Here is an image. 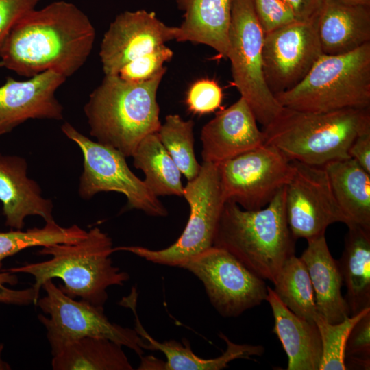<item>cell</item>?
<instances>
[{"label":"cell","instance_id":"1","mask_svg":"<svg viewBox=\"0 0 370 370\" xmlns=\"http://www.w3.org/2000/svg\"><path fill=\"white\" fill-rule=\"evenodd\" d=\"M95 39V27L82 10L71 2L53 1L13 26L0 51V67L29 78L47 71L67 78L85 64Z\"/></svg>","mask_w":370,"mask_h":370},{"label":"cell","instance_id":"2","mask_svg":"<svg viewBox=\"0 0 370 370\" xmlns=\"http://www.w3.org/2000/svg\"><path fill=\"white\" fill-rule=\"evenodd\" d=\"M114 252L111 238L95 227L79 242L42 247L38 254L51 256L47 260L2 271L32 275L36 304L43 284L59 278L63 282L59 287L66 295L103 307L108 298L107 289L123 286L130 279L127 272L113 264L110 255Z\"/></svg>","mask_w":370,"mask_h":370},{"label":"cell","instance_id":"3","mask_svg":"<svg viewBox=\"0 0 370 370\" xmlns=\"http://www.w3.org/2000/svg\"><path fill=\"white\" fill-rule=\"evenodd\" d=\"M166 71L142 82L104 75L84 106L90 134L125 157L132 156L140 142L160 127L156 95Z\"/></svg>","mask_w":370,"mask_h":370},{"label":"cell","instance_id":"4","mask_svg":"<svg viewBox=\"0 0 370 370\" xmlns=\"http://www.w3.org/2000/svg\"><path fill=\"white\" fill-rule=\"evenodd\" d=\"M285 186L259 210H245L225 201L212 245L229 251L255 274L272 283L284 262L295 254L296 240L287 223Z\"/></svg>","mask_w":370,"mask_h":370},{"label":"cell","instance_id":"5","mask_svg":"<svg viewBox=\"0 0 370 370\" xmlns=\"http://www.w3.org/2000/svg\"><path fill=\"white\" fill-rule=\"evenodd\" d=\"M262 130L264 143L277 148L288 160L323 166L350 158L352 143L370 131V108L310 112L283 107Z\"/></svg>","mask_w":370,"mask_h":370},{"label":"cell","instance_id":"6","mask_svg":"<svg viewBox=\"0 0 370 370\" xmlns=\"http://www.w3.org/2000/svg\"><path fill=\"white\" fill-rule=\"evenodd\" d=\"M274 96L304 112L370 108V42L347 53L321 54L299 83Z\"/></svg>","mask_w":370,"mask_h":370},{"label":"cell","instance_id":"7","mask_svg":"<svg viewBox=\"0 0 370 370\" xmlns=\"http://www.w3.org/2000/svg\"><path fill=\"white\" fill-rule=\"evenodd\" d=\"M264 36L251 1L233 0L227 58L231 62L234 85L263 127L270 124L283 109L264 79Z\"/></svg>","mask_w":370,"mask_h":370},{"label":"cell","instance_id":"8","mask_svg":"<svg viewBox=\"0 0 370 370\" xmlns=\"http://www.w3.org/2000/svg\"><path fill=\"white\" fill-rule=\"evenodd\" d=\"M183 197L190 208L188 222L178 239L162 249L140 246L114 247L158 264L180 267L193 256L211 247L225 204L217 165L203 162L199 175L188 181Z\"/></svg>","mask_w":370,"mask_h":370},{"label":"cell","instance_id":"9","mask_svg":"<svg viewBox=\"0 0 370 370\" xmlns=\"http://www.w3.org/2000/svg\"><path fill=\"white\" fill-rule=\"evenodd\" d=\"M64 135L77 145L83 155V171L78 193L90 199L100 192L123 194L129 209H136L152 217H165L168 211L147 187L129 168L125 157L114 148L93 141L71 123L61 127Z\"/></svg>","mask_w":370,"mask_h":370},{"label":"cell","instance_id":"10","mask_svg":"<svg viewBox=\"0 0 370 370\" xmlns=\"http://www.w3.org/2000/svg\"><path fill=\"white\" fill-rule=\"evenodd\" d=\"M42 288L45 295L36 305L47 316L38 315L47 330L51 349L65 343L86 337L109 339L134 351L139 357L144 354L143 341L134 329L110 322L103 307L96 306L82 299L66 295L52 280Z\"/></svg>","mask_w":370,"mask_h":370},{"label":"cell","instance_id":"11","mask_svg":"<svg viewBox=\"0 0 370 370\" xmlns=\"http://www.w3.org/2000/svg\"><path fill=\"white\" fill-rule=\"evenodd\" d=\"M180 268L202 282L211 304L223 317H236L266 301L264 280L224 249L212 246Z\"/></svg>","mask_w":370,"mask_h":370},{"label":"cell","instance_id":"12","mask_svg":"<svg viewBox=\"0 0 370 370\" xmlns=\"http://www.w3.org/2000/svg\"><path fill=\"white\" fill-rule=\"evenodd\" d=\"M217 165L225 201L248 210L267 206L294 172L292 161L265 143Z\"/></svg>","mask_w":370,"mask_h":370},{"label":"cell","instance_id":"13","mask_svg":"<svg viewBox=\"0 0 370 370\" xmlns=\"http://www.w3.org/2000/svg\"><path fill=\"white\" fill-rule=\"evenodd\" d=\"M293 175L285 186V209L295 240L325 234L331 224L349 222L338 206L323 166L291 160Z\"/></svg>","mask_w":370,"mask_h":370},{"label":"cell","instance_id":"14","mask_svg":"<svg viewBox=\"0 0 370 370\" xmlns=\"http://www.w3.org/2000/svg\"><path fill=\"white\" fill-rule=\"evenodd\" d=\"M317 18L308 21L296 20L264 34L263 73L273 95L299 83L323 54L317 33Z\"/></svg>","mask_w":370,"mask_h":370},{"label":"cell","instance_id":"15","mask_svg":"<svg viewBox=\"0 0 370 370\" xmlns=\"http://www.w3.org/2000/svg\"><path fill=\"white\" fill-rule=\"evenodd\" d=\"M177 29L164 24L153 12L144 10L118 14L104 34L100 45L104 75L116 76L127 64L175 40Z\"/></svg>","mask_w":370,"mask_h":370},{"label":"cell","instance_id":"16","mask_svg":"<svg viewBox=\"0 0 370 370\" xmlns=\"http://www.w3.org/2000/svg\"><path fill=\"white\" fill-rule=\"evenodd\" d=\"M66 78L47 71L24 81L11 77L0 86V137L29 119H63L56 90Z\"/></svg>","mask_w":370,"mask_h":370},{"label":"cell","instance_id":"17","mask_svg":"<svg viewBox=\"0 0 370 370\" xmlns=\"http://www.w3.org/2000/svg\"><path fill=\"white\" fill-rule=\"evenodd\" d=\"M138 293L136 287H132L131 293L122 298L119 304L130 308L135 317L134 330L143 339V349L162 352L166 361L153 356H141L140 370H221L228 367V364L238 358H250L253 356H260L264 352V347L248 344H237L231 341L224 334L219 336L223 339L227 349L222 355L214 358L205 359L195 355L189 341L184 338L182 344L175 340L162 343L154 339L143 328L136 312Z\"/></svg>","mask_w":370,"mask_h":370},{"label":"cell","instance_id":"18","mask_svg":"<svg viewBox=\"0 0 370 370\" xmlns=\"http://www.w3.org/2000/svg\"><path fill=\"white\" fill-rule=\"evenodd\" d=\"M243 98L218 112L201 129L203 162L218 164L264 144V134Z\"/></svg>","mask_w":370,"mask_h":370},{"label":"cell","instance_id":"19","mask_svg":"<svg viewBox=\"0 0 370 370\" xmlns=\"http://www.w3.org/2000/svg\"><path fill=\"white\" fill-rule=\"evenodd\" d=\"M27 163L18 156L0 154V201L5 225L22 230L28 216L37 215L45 223L54 221L53 204L45 198L39 184L27 177Z\"/></svg>","mask_w":370,"mask_h":370},{"label":"cell","instance_id":"20","mask_svg":"<svg viewBox=\"0 0 370 370\" xmlns=\"http://www.w3.org/2000/svg\"><path fill=\"white\" fill-rule=\"evenodd\" d=\"M317 27L323 54L353 51L370 42V5L325 0Z\"/></svg>","mask_w":370,"mask_h":370},{"label":"cell","instance_id":"21","mask_svg":"<svg viewBox=\"0 0 370 370\" xmlns=\"http://www.w3.org/2000/svg\"><path fill=\"white\" fill-rule=\"evenodd\" d=\"M266 301L274 318L273 332L288 356L287 370H319L322 346L318 328L313 321L301 318L290 310L267 286Z\"/></svg>","mask_w":370,"mask_h":370},{"label":"cell","instance_id":"22","mask_svg":"<svg viewBox=\"0 0 370 370\" xmlns=\"http://www.w3.org/2000/svg\"><path fill=\"white\" fill-rule=\"evenodd\" d=\"M307 241L300 258L310 275L317 312L330 323H339L350 312L341 294L343 283L338 261L330 254L325 234Z\"/></svg>","mask_w":370,"mask_h":370},{"label":"cell","instance_id":"23","mask_svg":"<svg viewBox=\"0 0 370 370\" xmlns=\"http://www.w3.org/2000/svg\"><path fill=\"white\" fill-rule=\"evenodd\" d=\"M233 0H177L184 12L175 40L204 44L227 58Z\"/></svg>","mask_w":370,"mask_h":370},{"label":"cell","instance_id":"24","mask_svg":"<svg viewBox=\"0 0 370 370\" xmlns=\"http://www.w3.org/2000/svg\"><path fill=\"white\" fill-rule=\"evenodd\" d=\"M323 168L348 226L356 224L370 230V173L351 158L330 162Z\"/></svg>","mask_w":370,"mask_h":370},{"label":"cell","instance_id":"25","mask_svg":"<svg viewBox=\"0 0 370 370\" xmlns=\"http://www.w3.org/2000/svg\"><path fill=\"white\" fill-rule=\"evenodd\" d=\"M348 228L338 264L353 316L370 308V230L356 224Z\"/></svg>","mask_w":370,"mask_h":370},{"label":"cell","instance_id":"26","mask_svg":"<svg viewBox=\"0 0 370 370\" xmlns=\"http://www.w3.org/2000/svg\"><path fill=\"white\" fill-rule=\"evenodd\" d=\"M122 347L106 338H77L51 349V366L54 370H132Z\"/></svg>","mask_w":370,"mask_h":370},{"label":"cell","instance_id":"27","mask_svg":"<svg viewBox=\"0 0 370 370\" xmlns=\"http://www.w3.org/2000/svg\"><path fill=\"white\" fill-rule=\"evenodd\" d=\"M134 166L140 169L143 180L157 197H183L182 173L160 142L157 133L146 136L138 145L133 155Z\"/></svg>","mask_w":370,"mask_h":370},{"label":"cell","instance_id":"28","mask_svg":"<svg viewBox=\"0 0 370 370\" xmlns=\"http://www.w3.org/2000/svg\"><path fill=\"white\" fill-rule=\"evenodd\" d=\"M274 292L294 314L310 321L318 314L308 269L295 254L284 263L274 282Z\"/></svg>","mask_w":370,"mask_h":370},{"label":"cell","instance_id":"29","mask_svg":"<svg viewBox=\"0 0 370 370\" xmlns=\"http://www.w3.org/2000/svg\"><path fill=\"white\" fill-rule=\"evenodd\" d=\"M87 232L77 225L63 227L55 221L46 222L42 227L0 232V269L4 259L25 249L58 243H75L86 238Z\"/></svg>","mask_w":370,"mask_h":370},{"label":"cell","instance_id":"30","mask_svg":"<svg viewBox=\"0 0 370 370\" xmlns=\"http://www.w3.org/2000/svg\"><path fill=\"white\" fill-rule=\"evenodd\" d=\"M193 126L192 120L185 121L177 114H169L157 132L160 142L188 181L194 180L201 167L195 155Z\"/></svg>","mask_w":370,"mask_h":370},{"label":"cell","instance_id":"31","mask_svg":"<svg viewBox=\"0 0 370 370\" xmlns=\"http://www.w3.org/2000/svg\"><path fill=\"white\" fill-rule=\"evenodd\" d=\"M349 316L339 323L328 322L319 313L314 321L318 328L322 346L321 360L319 370H345L346 343L354 325L368 311Z\"/></svg>","mask_w":370,"mask_h":370},{"label":"cell","instance_id":"32","mask_svg":"<svg viewBox=\"0 0 370 370\" xmlns=\"http://www.w3.org/2000/svg\"><path fill=\"white\" fill-rule=\"evenodd\" d=\"M173 55V51L162 45L125 65L116 76L132 82L147 81L166 69L164 64L170 60Z\"/></svg>","mask_w":370,"mask_h":370},{"label":"cell","instance_id":"33","mask_svg":"<svg viewBox=\"0 0 370 370\" xmlns=\"http://www.w3.org/2000/svg\"><path fill=\"white\" fill-rule=\"evenodd\" d=\"M364 369L370 367V310L354 325L345 347V360ZM345 362V365H346Z\"/></svg>","mask_w":370,"mask_h":370},{"label":"cell","instance_id":"34","mask_svg":"<svg viewBox=\"0 0 370 370\" xmlns=\"http://www.w3.org/2000/svg\"><path fill=\"white\" fill-rule=\"evenodd\" d=\"M222 99L223 92L219 85L214 80L203 79L190 86L186 103L190 112L204 114L218 109Z\"/></svg>","mask_w":370,"mask_h":370},{"label":"cell","instance_id":"35","mask_svg":"<svg viewBox=\"0 0 370 370\" xmlns=\"http://www.w3.org/2000/svg\"><path fill=\"white\" fill-rule=\"evenodd\" d=\"M251 1L264 34L296 21L291 10L282 0Z\"/></svg>","mask_w":370,"mask_h":370},{"label":"cell","instance_id":"36","mask_svg":"<svg viewBox=\"0 0 370 370\" xmlns=\"http://www.w3.org/2000/svg\"><path fill=\"white\" fill-rule=\"evenodd\" d=\"M41 0H0V51L16 22L36 8Z\"/></svg>","mask_w":370,"mask_h":370},{"label":"cell","instance_id":"37","mask_svg":"<svg viewBox=\"0 0 370 370\" xmlns=\"http://www.w3.org/2000/svg\"><path fill=\"white\" fill-rule=\"evenodd\" d=\"M17 283L18 278L15 273L3 271L0 273V302L14 304L35 303V292L32 287L16 291L5 286V284L15 285Z\"/></svg>","mask_w":370,"mask_h":370},{"label":"cell","instance_id":"38","mask_svg":"<svg viewBox=\"0 0 370 370\" xmlns=\"http://www.w3.org/2000/svg\"><path fill=\"white\" fill-rule=\"evenodd\" d=\"M293 12L296 20L308 21L317 18L325 0H282Z\"/></svg>","mask_w":370,"mask_h":370},{"label":"cell","instance_id":"39","mask_svg":"<svg viewBox=\"0 0 370 370\" xmlns=\"http://www.w3.org/2000/svg\"><path fill=\"white\" fill-rule=\"evenodd\" d=\"M348 154L370 173V131L360 134L354 140Z\"/></svg>","mask_w":370,"mask_h":370},{"label":"cell","instance_id":"40","mask_svg":"<svg viewBox=\"0 0 370 370\" xmlns=\"http://www.w3.org/2000/svg\"><path fill=\"white\" fill-rule=\"evenodd\" d=\"M3 349V345L0 344V370L10 369V365L1 358V353Z\"/></svg>","mask_w":370,"mask_h":370},{"label":"cell","instance_id":"41","mask_svg":"<svg viewBox=\"0 0 370 370\" xmlns=\"http://www.w3.org/2000/svg\"><path fill=\"white\" fill-rule=\"evenodd\" d=\"M347 3L355 4L370 5V0H341Z\"/></svg>","mask_w":370,"mask_h":370}]
</instances>
